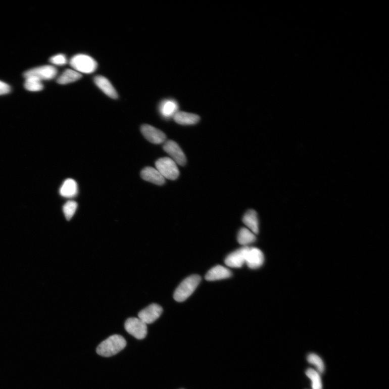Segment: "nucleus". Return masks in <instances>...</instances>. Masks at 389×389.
I'll use <instances>...</instances> for the list:
<instances>
[{"label":"nucleus","mask_w":389,"mask_h":389,"mask_svg":"<svg viewBox=\"0 0 389 389\" xmlns=\"http://www.w3.org/2000/svg\"><path fill=\"white\" fill-rule=\"evenodd\" d=\"M125 339L118 334H114L103 341L97 348V353L104 357H111L121 351L126 347Z\"/></svg>","instance_id":"1"},{"label":"nucleus","mask_w":389,"mask_h":389,"mask_svg":"<svg viewBox=\"0 0 389 389\" xmlns=\"http://www.w3.org/2000/svg\"><path fill=\"white\" fill-rule=\"evenodd\" d=\"M201 281V277L198 275H193L184 279L175 291L174 300L178 302L185 301L196 290Z\"/></svg>","instance_id":"2"},{"label":"nucleus","mask_w":389,"mask_h":389,"mask_svg":"<svg viewBox=\"0 0 389 389\" xmlns=\"http://www.w3.org/2000/svg\"><path fill=\"white\" fill-rule=\"evenodd\" d=\"M70 65L77 72L83 74L94 73L98 67L96 61L85 54H77L70 60Z\"/></svg>","instance_id":"3"},{"label":"nucleus","mask_w":389,"mask_h":389,"mask_svg":"<svg viewBox=\"0 0 389 389\" xmlns=\"http://www.w3.org/2000/svg\"><path fill=\"white\" fill-rule=\"evenodd\" d=\"M157 168L165 179L175 180L180 175L176 162L170 158H163L155 163Z\"/></svg>","instance_id":"4"},{"label":"nucleus","mask_w":389,"mask_h":389,"mask_svg":"<svg viewBox=\"0 0 389 389\" xmlns=\"http://www.w3.org/2000/svg\"><path fill=\"white\" fill-rule=\"evenodd\" d=\"M58 73L57 69L52 66H43L31 69L26 72L23 76L25 79L34 77L39 80H49L54 79Z\"/></svg>","instance_id":"5"},{"label":"nucleus","mask_w":389,"mask_h":389,"mask_svg":"<svg viewBox=\"0 0 389 389\" xmlns=\"http://www.w3.org/2000/svg\"><path fill=\"white\" fill-rule=\"evenodd\" d=\"M126 331L137 339H142L147 334V326L138 318H129L125 323Z\"/></svg>","instance_id":"6"},{"label":"nucleus","mask_w":389,"mask_h":389,"mask_svg":"<svg viewBox=\"0 0 389 389\" xmlns=\"http://www.w3.org/2000/svg\"><path fill=\"white\" fill-rule=\"evenodd\" d=\"M163 150L170 156V159L174 161L176 164L184 166L186 162L185 155L180 147L172 140L165 142Z\"/></svg>","instance_id":"7"},{"label":"nucleus","mask_w":389,"mask_h":389,"mask_svg":"<svg viewBox=\"0 0 389 389\" xmlns=\"http://www.w3.org/2000/svg\"><path fill=\"white\" fill-rule=\"evenodd\" d=\"M264 262V256L259 249L248 247L246 253V263L251 269H255L261 267Z\"/></svg>","instance_id":"8"},{"label":"nucleus","mask_w":389,"mask_h":389,"mask_svg":"<svg viewBox=\"0 0 389 389\" xmlns=\"http://www.w3.org/2000/svg\"><path fill=\"white\" fill-rule=\"evenodd\" d=\"M141 131L148 141L152 143L159 144L166 141V134L161 130L149 124H143L141 128Z\"/></svg>","instance_id":"9"},{"label":"nucleus","mask_w":389,"mask_h":389,"mask_svg":"<svg viewBox=\"0 0 389 389\" xmlns=\"http://www.w3.org/2000/svg\"><path fill=\"white\" fill-rule=\"evenodd\" d=\"M162 307L157 304H152L138 313V318L146 324H150L157 321L162 313Z\"/></svg>","instance_id":"10"},{"label":"nucleus","mask_w":389,"mask_h":389,"mask_svg":"<svg viewBox=\"0 0 389 389\" xmlns=\"http://www.w3.org/2000/svg\"><path fill=\"white\" fill-rule=\"evenodd\" d=\"M248 247L240 248L230 254L224 262L229 267L239 268L242 267L246 263V253Z\"/></svg>","instance_id":"11"},{"label":"nucleus","mask_w":389,"mask_h":389,"mask_svg":"<svg viewBox=\"0 0 389 389\" xmlns=\"http://www.w3.org/2000/svg\"><path fill=\"white\" fill-rule=\"evenodd\" d=\"M94 81L98 87L102 90L106 95L113 99L118 98V92L110 80L107 79L106 77L98 75L94 77Z\"/></svg>","instance_id":"12"},{"label":"nucleus","mask_w":389,"mask_h":389,"mask_svg":"<svg viewBox=\"0 0 389 389\" xmlns=\"http://www.w3.org/2000/svg\"><path fill=\"white\" fill-rule=\"evenodd\" d=\"M141 176L144 180L159 185L164 184L166 182L165 178L158 170L153 167H148L144 168L141 171Z\"/></svg>","instance_id":"13"},{"label":"nucleus","mask_w":389,"mask_h":389,"mask_svg":"<svg viewBox=\"0 0 389 389\" xmlns=\"http://www.w3.org/2000/svg\"><path fill=\"white\" fill-rule=\"evenodd\" d=\"M178 105L177 101L173 99H167L162 101L159 106V112L165 119L173 118L177 113Z\"/></svg>","instance_id":"14"},{"label":"nucleus","mask_w":389,"mask_h":389,"mask_svg":"<svg viewBox=\"0 0 389 389\" xmlns=\"http://www.w3.org/2000/svg\"><path fill=\"white\" fill-rule=\"evenodd\" d=\"M231 276L232 272L229 269L221 266H217L207 272L205 278L207 281H213L228 278Z\"/></svg>","instance_id":"15"},{"label":"nucleus","mask_w":389,"mask_h":389,"mask_svg":"<svg viewBox=\"0 0 389 389\" xmlns=\"http://www.w3.org/2000/svg\"><path fill=\"white\" fill-rule=\"evenodd\" d=\"M173 118L177 123L184 126L194 125L200 120L199 115L184 112H178Z\"/></svg>","instance_id":"16"},{"label":"nucleus","mask_w":389,"mask_h":389,"mask_svg":"<svg viewBox=\"0 0 389 389\" xmlns=\"http://www.w3.org/2000/svg\"><path fill=\"white\" fill-rule=\"evenodd\" d=\"M243 222L254 234H258L259 222L258 215L254 210H249L243 217Z\"/></svg>","instance_id":"17"},{"label":"nucleus","mask_w":389,"mask_h":389,"mask_svg":"<svg viewBox=\"0 0 389 389\" xmlns=\"http://www.w3.org/2000/svg\"><path fill=\"white\" fill-rule=\"evenodd\" d=\"M78 192L77 184L73 179L68 178L62 184L60 189L62 197L72 198L76 196Z\"/></svg>","instance_id":"18"},{"label":"nucleus","mask_w":389,"mask_h":389,"mask_svg":"<svg viewBox=\"0 0 389 389\" xmlns=\"http://www.w3.org/2000/svg\"><path fill=\"white\" fill-rule=\"evenodd\" d=\"M81 77V74L75 70L67 69L59 76L57 82L60 84H67L79 80Z\"/></svg>","instance_id":"19"},{"label":"nucleus","mask_w":389,"mask_h":389,"mask_svg":"<svg viewBox=\"0 0 389 389\" xmlns=\"http://www.w3.org/2000/svg\"><path fill=\"white\" fill-rule=\"evenodd\" d=\"M256 240L255 234L250 229L242 228L239 230L237 235V240L240 245L245 247L254 243Z\"/></svg>","instance_id":"20"},{"label":"nucleus","mask_w":389,"mask_h":389,"mask_svg":"<svg viewBox=\"0 0 389 389\" xmlns=\"http://www.w3.org/2000/svg\"><path fill=\"white\" fill-rule=\"evenodd\" d=\"M25 88L30 91H38L43 89V85L41 81L34 77L26 78L25 83Z\"/></svg>","instance_id":"21"},{"label":"nucleus","mask_w":389,"mask_h":389,"mask_svg":"<svg viewBox=\"0 0 389 389\" xmlns=\"http://www.w3.org/2000/svg\"><path fill=\"white\" fill-rule=\"evenodd\" d=\"M306 375L312 381L313 389H322L321 378L318 372L309 369L306 371Z\"/></svg>","instance_id":"22"},{"label":"nucleus","mask_w":389,"mask_h":389,"mask_svg":"<svg viewBox=\"0 0 389 389\" xmlns=\"http://www.w3.org/2000/svg\"><path fill=\"white\" fill-rule=\"evenodd\" d=\"M77 208L75 201H69L63 207V212L67 221H70L74 215Z\"/></svg>","instance_id":"23"},{"label":"nucleus","mask_w":389,"mask_h":389,"mask_svg":"<svg viewBox=\"0 0 389 389\" xmlns=\"http://www.w3.org/2000/svg\"><path fill=\"white\" fill-rule=\"evenodd\" d=\"M307 360L310 364L315 365L319 372L323 373L324 365L320 357L315 354H310L307 357Z\"/></svg>","instance_id":"24"},{"label":"nucleus","mask_w":389,"mask_h":389,"mask_svg":"<svg viewBox=\"0 0 389 389\" xmlns=\"http://www.w3.org/2000/svg\"><path fill=\"white\" fill-rule=\"evenodd\" d=\"M52 64L58 66H64L67 63V59L64 54H58L50 59Z\"/></svg>","instance_id":"25"},{"label":"nucleus","mask_w":389,"mask_h":389,"mask_svg":"<svg viewBox=\"0 0 389 389\" xmlns=\"http://www.w3.org/2000/svg\"><path fill=\"white\" fill-rule=\"evenodd\" d=\"M11 90V88L9 84L0 81V95L7 94L10 92Z\"/></svg>","instance_id":"26"}]
</instances>
